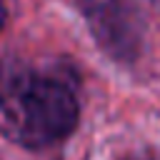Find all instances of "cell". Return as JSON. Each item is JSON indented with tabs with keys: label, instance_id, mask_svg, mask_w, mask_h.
Wrapping results in <instances>:
<instances>
[{
	"label": "cell",
	"instance_id": "obj_4",
	"mask_svg": "<svg viewBox=\"0 0 160 160\" xmlns=\"http://www.w3.org/2000/svg\"><path fill=\"white\" fill-rule=\"evenodd\" d=\"M5 20H8V10H5V0H0V32L5 28Z\"/></svg>",
	"mask_w": 160,
	"mask_h": 160
},
{
	"label": "cell",
	"instance_id": "obj_3",
	"mask_svg": "<svg viewBox=\"0 0 160 160\" xmlns=\"http://www.w3.org/2000/svg\"><path fill=\"white\" fill-rule=\"evenodd\" d=\"M120 160H155L152 155H145V152H128V155H122Z\"/></svg>",
	"mask_w": 160,
	"mask_h": 160
},
{
	"label": "cell",
	"instance_id": "obj_1",
	"mask_svg": "<svg viewBox=\"0 0 160 160\" xmlns=\"http://www.w3.org/2000/svg\"><path fill=\"white\" fill-rule=\"evenodd\" d=\"M80 122V82L70 65L8 55L0 60V135L28 150L68 140Z\"/></svg>",
	"mask_w": 160,
	"mask_h": 160
},
{
	"label": "cell",
	"instance_id": "obj_2",
	"mask_svg": "<svg viewBox=\"0 0 160 160\" xmlns=\"http://www.w3.org/2000/svg\"><path fill=\"white\" fill-rule=\"evenodd\" d=\"M95 45L115 62L132 65L145 48V12L140 0H75Z\"/></svg>",
	"mask_w": 160,
	"mask_h": 160
}]
</instances>
